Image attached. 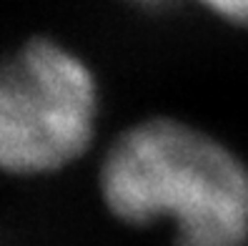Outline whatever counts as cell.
I'll return each mask as SVG.
<instances>
[{
  "mask_svg": "<svg viewBox=\"0 0 248 246\" xmlns=\"http://www.w3.org/2000/svg\"><path fill=\"white\" fill-rule=\"evenodd\" d=\"M186 3L228 31L248 33V0H186Z\"/></svg>",
  "mask_w": 248,
  "mask_h": 246,
  "instance_id": "3957f363",
  "label": "cell"
},
{
  "mask_svg": "<svg viewBox=\"0 0 248 246\" xmlns=\"http://www.w3.org/2000/svg\"><path fill=\"white\" fill-rule=\"evenodd\" d=\"M106 93L93 61L70 43L35 35L0 58V173L46 179L100 143Z\"/></svg>",
  "mask_w": 248,
  "mask_h": 246,
  "instance_id": "7a4b0ae2",
  "label": "cell"
},
{
  "mask_svg": "<svg viewBox=\"0 0 248 246\" xmlns=\"http://www.w3.org/2000/svg\"><path fill=\"white\" fill-rule=\"evenodd\" d=\"M125 8H130L138 16L145 18H158V16H168L170 10H176L178 5H183L186 0H121Z\"/></svg>",
  "mask_w": 248,
  "mask_h": 246,
  "instance_id": "277c9868",
  "label": "cell"
},
{
  "mask_svg": "<svg viewBox=\"0 0 248 246\" xmlns=\"http://www.w3.org/2000/svg\"><path fill=\"white\" fill-rule=\"evenodd\" d=\"M95 191L123 226L173 229V246H248V158L183 115L118 128L98 153Z\"/></svg>",
  "mask_w": 248,
  "mask_h": 246,
  "instance_id": "6da1fadb",
  "label": "cell"
}]
</instances>
